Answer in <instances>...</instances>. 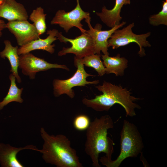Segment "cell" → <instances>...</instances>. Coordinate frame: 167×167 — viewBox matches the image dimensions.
Returning a JSON list of instances; mask_svg holds the SVG:
<instances>
[{
  "label": "cell",
  "instance_id": "6da1fadb",
  "mask_svg": "<svg viewBox=\"0 0 167 167\" xmlns=\"http://www.w3.org/2000/svg\"><path fill=\"white\" fill-rule=\"evenodd\" d=\"M96 87L102 94L92 99L84 98L82 101L86 106L96 111H108L115 104H118L124 109L126 117H133L136 115L135 109L141 108L135 102L142 99L131 96L130 91L120 85L104 81L102 85Z\"/></svg>",
  "mask_w": 167,
  "mask_h": 167
},
{
  "label": "cell",
  "instance_id": "7a4b0ae2",
  "mask_svg": "<svg viewBox=\"0 0 167 167\" xmlns=\"http://www.w3.org/2000/svg\"><path fill=\"white\" fill-rule=\"evenodd\" d=\"M44 141L42 148L38 152L47 163L57 167H82L76 151L71 146V141L63 134L50 135L43 127L40 131Z\"/></svg>",
  "mask_w": 167,
  "mask_h": 167
},
{
  "label": "cell",
  "instance_id": "3957f363",
  "mask_svg": "<svg viewBox=\"0 0 167 167\" xmlns=\"http://www.w3.org/2000/svg\"><path fill=\"white\" fill-rule=\"evenodd\" d=\"M113 127L111 118L105 115L100 118H96L87 129L85 152L90 157L93 167H101L99 156L101 152L105 153L108 159H112L114 143L107 136V131Z\"/></svg>",
  "mask_w": 167,
  "mask_h": 167
},
{
  "label": "cell",
  "instance_id": "277c9868",
  "mask_svg": "<svg viewBox=\"0 0 167 167\" xmlns=\"http://www.w3.org/2000/svg\"><path fill=\"white\" fill-rule=\"evenodd\" d=\"M120 137V151L117 158L112 160L104 156L99 159L106 167H118L125 159L135 158L142 153L144 144L141 135L135 124L124 120Z\"/></svg>",
  "mask_w": 167,
  "mask_h": 167
},
{
  "label": "cell",
  "instance_id": "5b68a950",
  "mask_svg": "<svg viewBox=\"0 0 167 167\" xmlns=\"http://www.w3.org/2000/svg\"><path fill=\"white\" fill-rule=\"evenodd\" d=\"M82 58L74 57V63L77 68L74 75L68 79L62 80L54 79L53 81L54 94L55 96L58 97L63 94H66L71 98H73L75 94L72 88L76 86H84L87 84H97L99 80L88 81L87 77L94 76L87 73L84 69V65L81 61Z\"/></svg>",
  "mask_w": 167,
  "mask_h": 167
},
{
  "label": "cell",
  "instance_id": "8992f818",
  "mask_svg": "<svg viewBox=\"0 0 167 167\" xmlns=\"http://www.w3.org/2000/svg\"><path fill=\"white\" fill-rule=\"evenodd\" d=\"M134 23H132L122 29L116 30L108 40V47H112L113 49L135 42L139 45L140 50L138 54L141 57L146 55L143 47H150L151 45L147 39L151 32L136 34L132 31Z\"/></svg>",
  "mask_w": 167,
  "mask_h": 167
},
{
  "label": "cell",
  "instance_id": "52a82bcc",
  "mask_svg": "<svg viewBox=\"0 0 167 167\" xmlns=\"http://www.w3.org/2000/svg\"><path fill=\"white\" fill-rule=\"evenodd\" d=\"M57 38L61 42L65 43L70 42L71 46L69 48L63 47L62 50L58 52L59 56L71 53L75 55L78 58L84 57L92 54H95L93 42L90 36L86 32H81V34L74 39L66 38L59 32Z\"/></svg>",
  "mask_w": 167,
  "mask_h": 167
},
{
  "label": "cell",
  "instance_id": "ba28073f",
  "mask_svg": "<svg viewBox=\"0 0 167 167\" xmlns=\"http://www.w3.org/2000/svg\"><path fill=\"white\" fill-rule=\"evenodd\" d=\"M77 5L72 11L66 12L64 10H59L56 12L51 20V24L58 25L63 28L66 32L74 27L79 29L81 32H86V30L83 28L81 21L91 18L88 12L84 11L81 7L79 0H76Z\"/></svg>",
  "mask_w": 167,
  "mask_h": 167
},
{
  "label": "cell",
  "instance_id": "9c48e42d",
  "mask_svg": "<svg viewBox=\"0 0 167 167\" xmlns=\"http://www.w3.org/2000/svg\"><path fill=\"white\" fill-rule=\"evenodd\" d=\"M19 68L24 75L31 79L35 78L36 74L39 72L47 71L53 68H61L69 71L65 65L49 63L44 59L36 57L30 53L19 55Z\"/></svg>",
  "mask_w": 167,
  "mask_h": 167
},
{
  "label": "cell",
  "instance_id": "30bf717a",
  "mask_svg": "<svg viewBox=\"0 0 167 167\" xmlns=\"http://www.w3.org/2000/svg\"><path fill=\"white\" fill-rule=\"evenodd\" d=\"M88 24L89 29L86 32L90 36L92 39L95 54L101 55V51L104 55H109L108 52V40L111 36L118 29L122 27L126 24L122 21L108 30H102V26L100 24H96L93 28L91 24V18L85 19Z\"/></svg>",
  "mask_w": 167,
  "mask_h": 167
},
{
  "label": "cell",
  "instance_id": "8fae6325",
  "mask_svg": "<svg viewBox=\"0 0 167 167\" xmlns=\"http://www.w3.org/2000/svg\"><path fill=\"white\" fill-rule=\"evenodd\" d=\"M6 28L14 35L20 46L40 38L34 25L27 20L8 21L6 24Z\"/></svg>",
  "mask_w": 167,
  "mask_h": 167
},
{
  "label": "cell",
  "instance_id": "7c38bea8",
  "mask_svg": "<svg viewBox=\"0 0 167 167\" xmlns=\"http://www.w3.org/2000/svg\"><path fill=\"white\" fill-rule=\"evenodd\" d=\"M25 149L38 151L36 146L30 145L23 147H13L9 144L0 143V164L2 167H24L17 157L18 153Z\"/></svg>",
  "mask_w": 167,
  "mask_h": 167
},
{
  "label": "cell",
  "instance_id": "4fadbf2b",
  "mask_svg": "<svg viewBox=\"0 0 167 167\" xmlns=\"http://www.w3.org/2000/svg\"><path fill=\"white\" fill-rule=\"evenodd\" d=\"M58 32V31L56 29L47 30L46 33L48 36L46 38L42 39L39 38L20 46L18 49V54L20 55L35 50H42L51 54L54 53L55 45L52 44L58 39L57 36Z\"/></svg>",
  "mask_w": 167,
  "mask_h": 167
},
{
  "label": "cell",
  "instance_id": "5bb4252c",
  "mask_svg": "<svg viewBox=\"0 0 167 167\" xmlns=\"http://www.w3.org/2000/svg\"><path fill=\"white\" fill-rule=\"evenodd\" d=\"M0 18L8 21L27 20L28 16L24 6L15 0H4L0 5Z\"/></svg>",
  "mask_w": 167,
  "mask_h": 167
},
{
  "label": "cell",
  "instance_id": "9a60e30c",
  "mask_svg": "<svg viewBox=\"0 0 167 167\" xmlns=\"http://www.w3.org/2000/svg\"><path fill=\"white\" fill-rule=\"evenodd\" d=\"M130 3V0H115V5L112 9L109 10L104 6L101 12L96 14L103 23L111 28L120 23L122 18L120 14L123 6Z\"/></svg>",
  "mask_w": 167,
  "mask_h": 167
},
{
  "label": "cell",
  "instance_id": "2e32d148",
  "mask_svg": "<svg viewBox=\"0 0 167 167\" xmlns=\"http://www.w3.org/2000/svg\"><path fill=\"white\" fill-rule=\"evenodd\" d=\"M101 56L105 68V73H114L116 76L124 75V70L128 66V61L126 58L121 57L119 54L113 57L104 54Z\"/></svg>",
  "mask_w": 167,
  "mask_h": 167
},
{
  "label": "cell",
  "instance_id": "e0dca14e",
  "mask_svg": "<svg viewBox=\"0 0 167 167\" xmlns=\"http://www.w3.org/2000/svg\"><path fill=\"white\" fill-rule=\"evenodd\" d=\"M4 43L5 47L3 50L0 52V57L4 59L6 58L8 60L11 67L10 72L15 76L17 82L20 83L22 80L18 72L19 65V56L18 54V47L17 46H13L8 40H4Z\"/></svg>",
  "mask_w": 167,
  "mask_h": 167
},
{
  "label": "cell",
  "instance_id": "ac0fdd59",
  "mask_svg": "<svg viewBox=\"0 0 167 167\" xmlns=\"http://www.w3.org/2000/svg\"><path fill=\"white\" fill-rule=\"evenodd\" d=\"M11 81V85L8 92L3 100L0 102V110L9 103L16 102L22 103L23 100L21 97V95L23 88H19L15 83V77L12 74L9 76Z\"/></svg>",
  "mask_w": 167,
  "mask_h": 167
},
{
  "label": "cell",
  "instance_id": "d6986e66",
  "mask_svg": "<svg viewBox=\"0 0 167 167\" xmlns=\"http://www.w3.org/2000/svg\"><path fill=\"white\" fill-rule=\"evenodd\" d=\"M46 15L44 13L43 9L39 7L33 10L29 17V19L33 22V24L40 36L44 34L46 29L45 22Z\"/></svg>",
  "mask_w": 167,
  "mask_h": 167
},
{
  "label": "cell",
  "instance_id": "ffe728a7",
  "mask_svg": "<svg viewBox=\"0 0 167 167\" xmlns=\"http://www.w3.org/2000/svg\"><path fill=\"white\" fill-rule=\"evenodd\" d=\"M101 55L92 54L81 58L82 63L85 66L93 68L100 76L105 74V68L101 61Z\"/></svg>",
  "mask_w": 167,
  "mask_h": 167
},
{
  "label": "cell",
  "instance_id": "44dd1931",
  "mask_svg": "<svg viewBox=\"0 0 167 167\" xmlns=\"http://www.w3.org/2000/svg\"><path fill=\"white\" fill-rule=\"evenodd\" d=\"M162 2L161 11L157 14L151 15L149 18L150 24L153 26L160 25L167 26V0Z\"/></svg>",
  "mask_w": 167,
  "mask_h": 167
},
{
  "label": "cell",
  "instance_id": "7402d4cb",
  "mask_svg": "<svg viewBox=\"0 0 167 167\" xmlns=\"http://www.w3.org/2000/svg\"><path fill=\"white\" fill-rule=\"evenodd\" d=\"M90 122V118L88 116L84 114H80L75 118L73 124L75 129L82 131L87 130Z\"/></svg>",
  "mask_w": 167,
  "mask_h": 167
},
{
  "label": "cell",
  "instance_id": "603a6c76",
  "mask_svg": "<svg viewBox=\"0 0 167 167\" xmlns=\"http://www.w3.org/2000/svg\"><path fill=\"white\" fill-rule=\"evenodd\" d=\"M6 24L4 21L0 19V37L2 36V31L6 28Z\"/></svg>",
  "mask_w": 167,
  "mask_h": 167
},
{
  "label": "cell",
  "instance_id": "cb8c5ba5",
  "mask_svg": "<svg viewBox=\"0 0 167 167\" xmlns=\"http://www.w3.org/2000/svg\"><path fill=\"white\" fill-rule=\"evenodd\" d=\"M4 0H0V5H1L4 2Z\"/></svg>",
  "mask_w": 167,
  "mask_h": 167
}]
</instances>
